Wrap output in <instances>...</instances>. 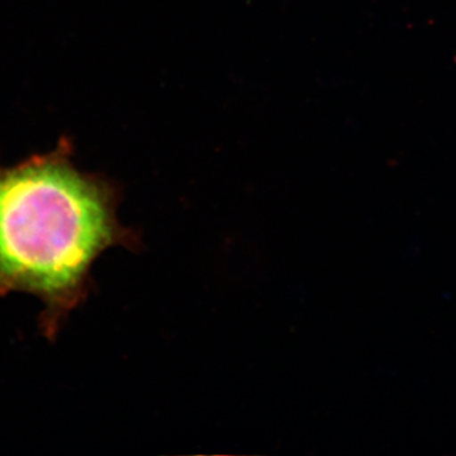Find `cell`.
I'll list each match as a JSON object with an SVG mask.
<instances>
[{"instance_id": "6da1fadb", "label": "cell", "mask_w": 456, "mask_h": 456, "mask_svg": "<svg viewBox=\"0 0 456 456\" xmlns=\"http://www.w3.org/2000/svg\"><path fill=\"white\" fill-rule=\"evenodd\" d=\"M70 142L14 167L0 165V298L41 302L38 331L56 340L92 289V268L114 246L136 244L117 217L110 180L77 169Z\"/></svg>"}]
</instances>
